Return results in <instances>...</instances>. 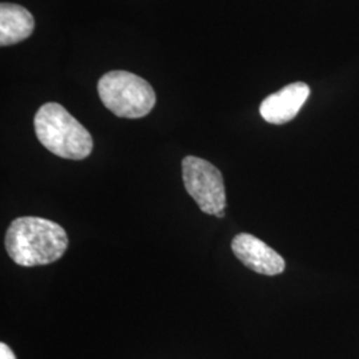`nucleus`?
Segmentation results:
<instances>
[{
    "instance_id": "f257e3e1",
    "label": "nucleus",
    "mask_w": 359,
    "mask_h": 359,
    "mask_svg": "<svg viewBox=\"0 0 359 359\" xmlns=\"http://www.w3.org/2000/svg\"><path fill=\"white\" fill-rule=\"evenodd\" d=\"M67 248L65 228L47 218H16L6 233L8 256L26 268L52 264L63 257Z\"/></svg>"
},
{
    "instance_id": "f03ea898",
    "label": "nucleus",
    "mask_w": 359,
    "mask_h": 359,
    "mask_svg": "<svg viewBox=\"0 0 359 359\" xmlns=\"http://www.w3.org/2000/svg\"><path fill=\"white\" fill-rule=\"evenodd\" d=\"M34 124L39 142L62 158L84 160L93 149L90 132L60 104L41 105Z\"/></svg>"
},
{
    "instance_id": "7ed1b4c3",
    "label": "nucleus",
    "mask_w": 359,
    "mask_h": 359,
    "mask_svg": "<svg viewBox=\"0 0 359 359\" xmlns=\"http://www.w3.org/2000/svg\"><path fill=\"white\" fill-rule=\"evenodd\" d=\"M100 100L114 115L123 118H140L156 104L152 86L128 71L107 72L97 84Z\"/></svg>"
},
{
    "instance_id": "20e7f679",
    "label": "nucleus",
    "mask_w": 359,
    "mask_h": 359,
    "mask_svg": "<svg viewBox=\"0 0 359 359\" xmlns=\"http://www.w3.org/2000/svg\"><path fill=\"white\" fill-rule=\"evenodd\" d=\"M184 187L198 208L216 216L226 205V193L221 172L209 161L187 156L182 160Z\"/></svg>"
},
{
    "instance_id": "39448f33",
    "label": "nucleus",
    "mask_w": 359,
    "mask_h": 359,
    "mask_svg": "<svg viewBox=\"0 0 359 359\" xmlns=\"http://www.w3.org/2000/svg\"><path fill=\"white\" fill-rule=\"evenodd\" d=\"M231 250L246 268L265 276H277L285 270V259L274 249L252 234H237Z\"/></svg>"
},
{
    "instance_id": "423d86ee",
    "label": "nucleus",
    "mask_w": 359,
    "mask_h": 359,
    "mask_svg": "<svg viewBox=\"0 0 359 359\" xmlns=\"http://www.w3.org/2000/svg\"><path fill=\"white\" fill-rule=\"evenodd\" d=\"M309 95L310 88L308 84L301 81L292 83L268 96L259 105V114L270 124L281 126L289 123L306 103Z\"/></svg>"
},
{
    "instance_id": "0eeeda50",
    "label": "nucleus",
    "mask_w": 359,
    "mask_h": 359,
    "mask_svg": "<svg viewBox=\"0 0 359 359\" xmlns=\"http://www.w3.org/2000/svg\"><path fill=\"white\" fill-rule=\"evenodd\" d=\"M35 19L23 6L13 3L0 4V46L10 47L32 35Z\"/></svg>"
},
{
    "instance_id": "6e6552de",
    "label": "nucleus",
    "mask_w": 359,
    "mask_h": 359,
    "mask_svg": "<svg viewBox=\"0 0 359 359\" xmlns=\"http://www.w3.org/2000/svg\"><path fill=\"white\" fill-rule=\"evenodd\" d=\"M0 359H16L13 350L7 346L4 342L0 344Z\"/></svg>"
},
{
    "instance_id": "1a4fd4ad",
    "label": "nucleus",
    "mask_w": 359,
    "mask_h": 359,
    "mask_svg": "<svg viewBox=\"0 0 359 359\" xmlns=\"http://www.w3.org/2000/svg\"><path fill=\"white\" fill-rule=\"evenodd\" d=\"M225 216V213H224V210H221V212H218L217 215H216V217L222 218Z\"/></svg>"
}]
</instances>
